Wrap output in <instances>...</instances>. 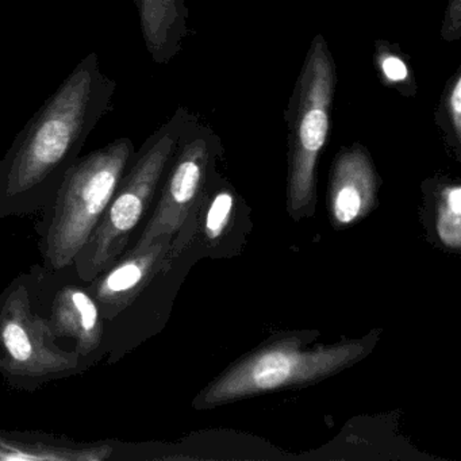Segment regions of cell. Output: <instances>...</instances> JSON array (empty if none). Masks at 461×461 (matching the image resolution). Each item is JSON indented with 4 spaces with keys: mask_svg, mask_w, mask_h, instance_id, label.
<instances>
[{
    "mask_svg": "<svg viewBox=\"0 0 461 461\" xmlns=\"http://www.w3.org/2000/svg\"><path fill=\"white\" fill-rule=\"evenodd\" d=\"M117 82L86 56L18 133L0 160V220L42 212L112 109Z\"/></svg>",
    "mask_w": 461,
    "mask_h": 461,
    "instance_id": "obj_1",
    "label": "cell"
},
{
    "mask_svg": "<svg viewBox=\"0 0 461 461\" xmlns=\"http://www.w3.org/2000/svg\"><path fill=\"white\" fill-rule=\"evenodd\" d=\"M134 153L133 141L121 137L77 158L36 225L45 267L74 266L77 253L104 218Z\"/></svg>",
    "mask_w": 461,
    "mask_h": 461,
    "instance_id": "obj_2",
    "label": "cell"
},
{
    "mask_svg": "<svg viewBox=\"0 0 461 461\" xmlns=\"http://www.w3.org/2000/svg\"><path fill=\"white\" fill-rule=\"evenodd\" d=\"M193 121L187 110H177L134 153L98 228L75 258L74 267L80 279L91 282L128 249Z\"/></svg>",
    "mask_w": 461,
    "mask_h": 461,
    "instance_id": "obj_3",
    "label": "cell"
},
{
    "mask_svg": "<svg viewBox=\"0 0 461 461\" xmlns=\"http://www.w3.org/2000/svg\"><path fill=\"white\" fill-rule=\"evenodd\" d=\"M90 366L50 331L33 302L28 272L0 294V376L13 390L34 393L85 374Z\"/></svg>",
    "mask_w": 461,
    "mask_h": 461,
    "instance_id": "obj_4",
    "label": "cell"
},
{
    "mask_svg": "<svg viewBox=\"0 0 461 461\" xmlns=\"http://www.w3.org/2000/svg\"><path fill=\"white\" fill-rule=\"evenodd\" d=\"M336 64L318 34L310 45L287 110L290 126V196L306 206L314 194L315 167L328 141L336 93Z\"/></svg>",
    "mask_w": 461,
    "mask_h": 461,
    "instance_id": "obj_5",
    "label": "cell"
},
{
    "mask_svg": "<svg viewBox=\"0 0 461 461\" xmlns=\"http://www.w3.org/2000/svg\"><path fill=\"white\" fill-rule=\"evenodd\" d=\"M28 274L36 309L56 339L90 368L98 366L104 360V320L88 283L80 279L74 266L50 269L36 264Z\"/></svg>",
    "mask_w": 461,
    "mask_h": 461,
    "instance_id": "obj_6",
    "label": "cell"
},
{
    "mask_svg": "<svg viewBox=\"0 0 461 461\" xmlns=\"http://www.w3.org/2000/svg\"><path fill=\"white\" fill-rule=\"evenodd\" d=\"M217 145L218 139L212 131L199 125L195 120L188 125L167 169L156 209L136 241L129 245L125 252L144 249L158 237H174L182 229L203 187Z\"/></svg>",
    "mask_w": 461,
    "mask_h": 461,
    "instance_id": "obj_7",
    "label": "cell"
},
{
    "mask_svg": "<svg viewBox=\"0 0 461 461\" xmlns=\"http://www.w3.org/2000/svg\"><path fill=\"white\" fill-rule=\"evenodd\" d=\"M357 355L352 345L318 352H301L279 347L253 356L222 377L206 395V401L221 402L282 385L312 380L329 374Z\"/></svg>",
    "mask_w": 461,
    "mask_h": 461,
    "instance_id": "obj_8",
    "label": "cell"
},
{
    "mask_svg": "<svg viewBox=\"0 0 461 461\" xmlns=\"http://www.w3.org/2000/svg\"><path fill=\"white\" fill-rule=\"evenodd\" d=\"M172 240V236L158 237L144 249L123 253L88 282L104 322L120 314L163 268Z\"/></svg>",
    "mask_w": 461,
    "mask_h": 461,
    "instance_id": "obj_9",
    "label": "cell"
},
{
    "mask_svg": "<svg viewBox=\"0 0 461 461\" xmlns=\"http://www.w3.org/2000/svg\"><path fill=\"white\" fill-rule=\"evenodd\" d=\"M126 442H80L40 431L0 430V461L125 460Z\"/></svg>",
    "mask_w": 461,
    "mask_h": 461,
    "instance_id": "obj_10",
    "label": "cell"
},
{
    "mask_svg": "<svg viewBox=\"0 0 461 461\" xmlns=\"http://www.w3.org/2000/svg\"><path fill=\"white\" fill-rule=\"evenodd\" d=\"M376 174L369 156L360 145L341 150L331 176V202L337 222L347 225L374 203Z\"/></svg>",
    "mask_w": 461,
    "mask_h": 461,
    "instance_id": "obj_11",
    "label": "cell"
},
{
    "mask_svg": "<svg viewBox=\"0 0 461 461\" xmlns=\"http://www.w3.org/2000/svg\"><path fill=\"white\" fill-rule=\"evenodd\" d=\"M145 47L155 63H169L188 34L185 0H134Z\"/></svg>",
    "mask_w": 461,
    "mask_h": 461,
    "instance_id": "obj_12",
    "label": "cell"
},
{
    "mask_svg": "<svg viewBox=\"0 0 461 461\" xmlns=\"http://www.w3.org/2000/svg\"><path fill=\"white\" fill-rule=\"evenodd\" d=\"M437 231L447 247L458 248L461 242V188L452 185L445 190L439 206Z\"/></svg>",
    "mask_w": 461,
    "mask_h": 461,
    "instance_id": "obj_13",
    "label": "cell"
},
{
    "mask_svg": "<svg viewBox=\"0 0 461 461\" xmlns=\"http://www.w3.org/2000/svg\"><path fill=\"white\" fill-rule=\"evenodd\" d=\"M377 68L380 75L384 79L385 85L393 86L398 88H414V80H412L411 71L409 64L398 53L391 50L387 45H379L376 55H375Z\"/></svg>",
    "mask_w": 461,
    "mask_h": 461,
    "instance_id": "obj_14",
    "label": "cell"
},
{
    "mask_svg": "<svg viewBox=\"0 0 461 461\" xmlns=\"http://www.w3.org/2000/svg\"><path fill=\"white\" fill-rule=\"evenodd\" d=\"M439 126L445 129L455 141L461 140V71L457 69L450 77L442 96L439 109Z\"/></svg>",
    "mask_w": 461,
    "mask_h": 461,
    "instance_id": "obj_15",
    "label": "cell"
},
{
    "mask_svg": "<svg viewBox=\"0 0 461 461\" xmlns=\"http://www.w3.org/2000/svg\"><path fill=\"white\" fill-rule=\"evenodd\" d=\"M233 207V195L228 191H221L210 204L206 217V233L210 239H217L228 225Z\"/></svg>",
    "mask_w": 461,
    "mask_h": 461,
    "instance_id": "obj_16",
    "label": "cell"
},
{
    "mask_svg": "<svg viewBox=\"0 0 461 461\" xmlns=\"http://www.w3.org/2000/svg\"><path fill=\"white\" fill-rule=\"evenodd\" d=\"M461 34V0H449L442 23L441 36L447 41H458Z\"/></svg>",
    "mask_w": 461,
    "mask_h": 461,
    "instance_id": "obj_17",
    "label": "cell"
}]
</instances>
